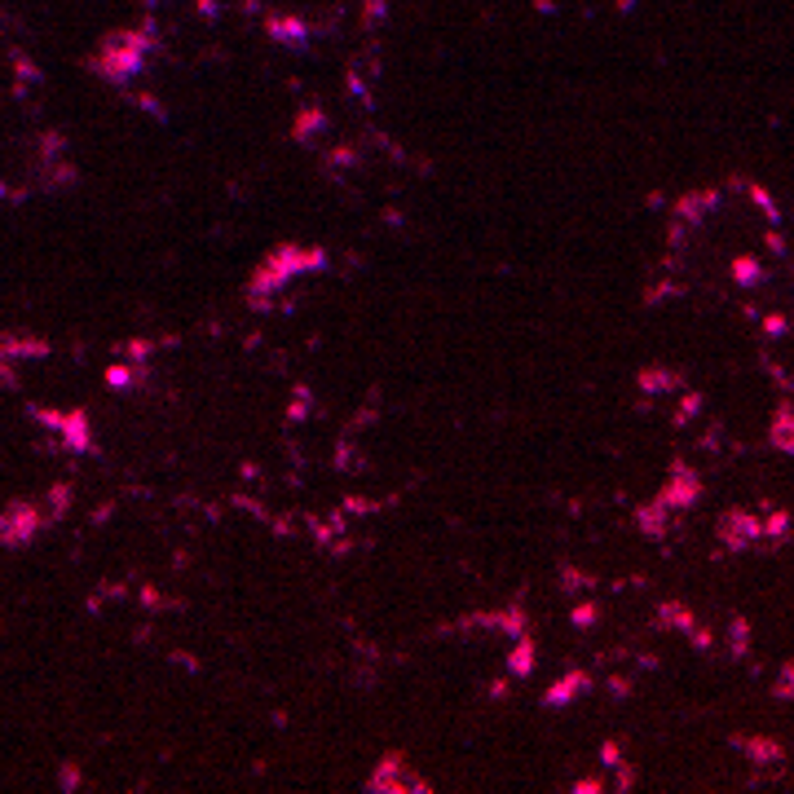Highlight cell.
Returning <instances> with one entry per match:
<instances>
[{
	"label": "cell",
	"instance_id": "6da1fadb",
	"mask_svg": "<svg viewBox=\"0 0 794 794\" xmlns=\"http://www.w3.org/2000/svg\"><path fill=\"white\" fill-rule=\"evenodd\" d=\"M777 446L794 451V415H790V411H781V415H777Z\"/></svg>",
	"mask_w": 794,
	"mask_h": 794
}]
</instances>
